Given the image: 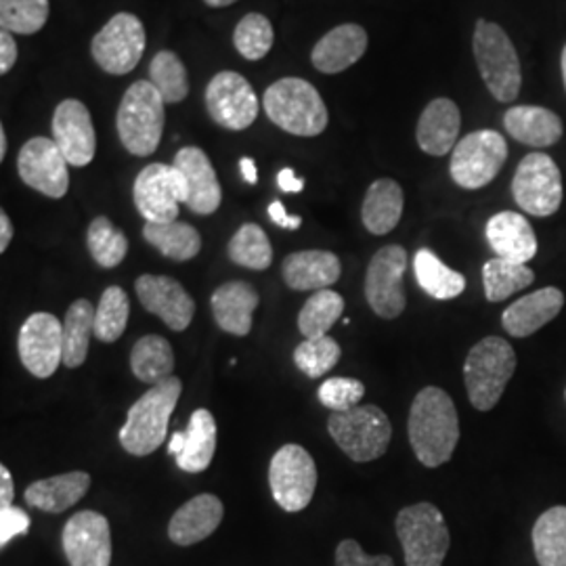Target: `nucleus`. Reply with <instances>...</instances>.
<instances>
[{
	"mask_svg": "<svg viewBox=\"0 0 566 566\" xmlns=\"http://www.w3.org/2000/svg\"><path fill=\"white\" fill-rule=\"evenodd\" d=\"M91 489V476L86 472H65L60 476L42 479L25 489V504L42 512L60 514L67 507L76 506Z\"/></svg>",
	"mask_w": 566,
	"mask_h": 566,
	"instance_id": "obj_30",
	"label": "nucleus"
},
{
	"mask_svg": "<svg viewBox=\"0 0 566 566\" xmlns=\"http://www.w3.org/2000/svg\"><path fill=\"white\" fill-rule=\"evenodd\" d=\"M182 382L177 376H170L163 382L151 386L137 403L130 407L126 424L122 426L120 446L130 455H149L160 446L168 434V422L179 403Z\"/></svg>",
	"mask_w": 566,
	"mask_h": 566,
	"instance_id": "obj_2",
	"label": "nucleus"
},
{
	"mask_svg": "<svg viewBox=\"0 0 566 566\" xmlns=\"http://www.w3.org/2000/svg\"><path fill=\"white\" fill-rule=\"evenodd\" d=\"M30 531V516L21 507H0V546Z\"/></svg>",
	"mask_w": 566,
	"mask_h": 566,
	"instance_id": "obj_49",
	"label": "nucleus"
},
{
	"mask_svg": "<svg viewBox=\"0 0 566 566\" xmlns=\"http://www.w3.org/2000/svg\"><path fill=\"white\" fill-rule=\"evenodd\" d=\"M273 500L285 512H301L311 504L317 486V465L301 446H283L269 465Z\"/></svg>",
	"mask_w": 566,
	"mask_h": 566,
	"instance_id": "obj_11",
	"label": "nucleus"
},
{
	"mask_svg": "<svg viewBox=\"0 0 566 566\" xmlns=\"http://www.w3.org/2000/svg\"><path fill=\"white\" fill-rule=\"evenodd\" d=\"M130 315L126 292L118 285H109L95 308V336L102 343H116L124 334Z\"/></svg>",
	"mask_w": 566,
	"mask_h": 566,
	"instance_id": "obj_42",
	"label": "nucleus"
},
{
	"mask_svg": "<svg viewBox=\"0 0 566 566\" xmlns=\"http://www.w3.org/2000/svg\"><path fill=\"white\" fill-rule=\"evenodd\" d=\"M172 166L181 172L185 181L187 208L202 217L217 212L223 200V191H221V182L217 179V172L202 149L182 147L181 151L175 156Z\"/></svg>",
	"mask_w": 566,
	"mask_h": 566,
	"instance_id": "obj_21",
	"label": "nucleus"
},
{
	"mask_svg": "<svg viewBox=\"0 0 566 566\" xmlns=\"http://www.w3.org/2000/svg\"><path fill=\"white\" fill-rule=\"evenodd\" d=\"M407 252L401 245L380 248L365 275V298L371 311L382 319H397L407 306L403 275Z\"/></svg>",
	"mask_w": 566,
	"mask_h": 566,
	"instance_id": "obj_13",
	"label": "nucleus"
},
{
	"mask_svg": "<svg viewBox=\"0 0 566 566\" xmlns=\"http://www.w3.org/2000/svg\"><path fill=\"white\" fill-rule=\"evenodd\" d=\"M413 271L420 287L428 296L437 301H451L458 298L465 290V277L462 273L449 269L434 252L428 248L418 250L413 259Z\"/></svg>",
	"mask_w": 566,
	"mask_h": 566,
	"instance_id": "obj_34",
	"label": "nucleus"
},
{
	"mask_svg": "<svg viewBox=\"0 0 566 566\" xmlns=\"http://www.w3.org/2000/svg\"><path fill=\"white\" fill-rule=\"evenodd\" d=\"M535 282V273L526 264L512 263L506 259H491L483 266V285L489 303H502L516 292Z\"/></svg>",
	"mask_w": 566,
	"mask_h": 566,
	"instance_id": "obj_38",
	"label": "nucleus"
},
{
	"mask_svg": "<svg viewBox=\"0 0 566 566\" xmlns=\"http://www.w3.org/2000/svg\"><path fill=\"white\" fill-rule=\"evenodd\" d=\"M277 185L285 193H301L304 189V179L296 177L292 168H283L282 172L277 175Z\"/></svg>",
	"mask_w": 566,
	"mask_h": 566,
	"instance_id": "obj_53",
	"label": "nucleus"
},
{
	"mask_svg": "<svg viewBox=\"0 0 566 566\" xmlns=\"http://www.w3.org/2000/svg\"><path fill=\"white\" fill-rule=\"evenodd\" d=\"M533 549L539 566H566V506L549 507L537 518Z\"/></svg>",
	"mask_w": 566,
	"mask_h": 566,
	"instance_id": "obj_37",
	"label": "nucleus"
},
{
	"mask_svg": "<svg viewBox=\"0 0 566 566\" xmlns=\"http://www.w3.org/2000/svg\"><path fill=\"white\" fill-rule=\"evenodd\" d=\"M182 449H185V432H175L168 441V453L170 455H181Z\"/></svg>",
	"mask_w": 566,
	"mask_h": 566,
	"instance_id": "obj_56",
	"label": "nucleus"
},
{
	"mask_svg": "<svg viewBox=\"0 0 566 566\" xmlns=\"http://www.w3.org/2000/svg\"><path fill=\"white\" fill-rule=\"evenodd\" d=\"M67 166L57 143L46 137L30 139L18 158L21 181L53 200H60L70 189Z\"/></svg>",
	"mask_w": 566,
	"mask_h": 566,
	"instance_id": "obj_16",
	"label": "nucleus"
},
{
	"mask_svg": "<svg viewBox=\"0 0 566 566\" xmlns=\"http://www.w3.org/2000/svg\"><path fill=\"white\" fill-rule=\"evenodd\" d=\"M133 198L147 223H170L179 217V206L185 203L187 189L175 166L149 164L135 181Z\"/></svg>",
	"mask_w": 566,
	"mask_h": 566,
	"instance_id": "obj_14",
	"label": "nucleus"
},
{
	"mask_svg": "<svg viewBox=\"0 0 566 566\" xmlns=\"http://www.w3.org/2000/svg\"><path fill=\"white\" fill-rule=\"evenodd\" d=\"M63 552L70 566L112 565L109 521L93 510L74 514L63 528Z\"/></svg>",
	"mask_w": 566,
	"mask_h": 566,
	"instance_id": "obj_18",
	"label": "nucleus"
},
{
	"mask_svg": "<svg viewBox=\"0 0 566 566\" xmlns=\"http://www.w3.org/2000/svg\"><path fill=\"white\" fill-rule=\"evenodd\" d=\"M507 160V143L497 130H476L458 142L449 172L462 189H481L493 181Z\"/></svg>",
	"mask_w": 566,
	"mask_h": 566,
	"instance_id": "obj_9",
	"label": "nucleus"
},
{
	"mask_svg": "<svg viewBox=\"0 0 566 566\" xmlns=\"http://www.w3.org/2000/svg\"><path fill=\"white\" fill-rule=\"evenodd\" d=\"M283 282L298 292H319L340 280V259L325 250H303L290 254L282 264Z\"/></svg>",
	"mask_w": 566,
	"mask_h": 566,
	"instance_id": "obj_26",
	"label": "nucleus"
},
{
	"mask_svg": "<svg viewBox=\"0 0 566 566\" xmlns=\"http://www.w3.org/2000/svg\"><path fill=\"white\" fill-rule=\"evenodd\" d=\"M565 399H566V388H565Z\"/></svg>",
	"mask_w": 566,
	"mask_h": 566,
	"instance_id": "obj_60",
	"label": "nucleus"
},
{
	"mask_svg": "<svg viewBox=\"0 0 566 566\" xmlns=\"http://www.w3.org/2000/svg\"><path fill=\"white\" fill-rule=\"evenodd\" d=\"M240 168H242L243 179L250 182V185H254V182L259 181L256 164H254L252 158H242V160H240Z\"/></svg>",
	"mask_w": 566,
	"mask_h": 566,
	"instance_id": "obj_55",
	"label": "nucleus"
},
{
	"mask_svg": "<svg viewBox=\"0 0 566 566\" xmlns=\"http://www.w3.org/2000/svg\"><path fill=\"white\" fill-rule=\"evenodd\" d=\"M344 298L334 290H319L304 303L298 315V329L304 338H322L343 317Z\"/></svg>",
	"mask_w": 566,
	"mask_h": 566,
	"instance_id": "obj_39",
	"label": "nucleus"
},
{
	"mask_svg": "<svg viewBox=\"0 0 566 566\" xmlns=\"http://www.w3.org/2000/svg\"><path fill=\"white\" fill-rule=\"evenodd\" d=\"M266 212H269V219L277 224V227H282V229H292L294 231V229H298L303 224L301 217H290L285 212V206L282 202L269 203Z\"/></svg>",
	"mask_w": 566,
	"mask_h": 566,
	"instance_id": "obj_51",
	"label": "nucleus"
},
{
	"mask_svg": "<svg viewBox=\"0 0 566 566\" xmlns=\"http://www.w3.org/2000/svg\"><path fill=\"white\" fill-rule=\"evenodd\" d=\"M269 120L296 137H317L327 128V107L319 91L303 78L273 82L263 97Z\"/></svg>",
	"mask_w": 566,
	"mask_h": 566,
	"instance_id": "obj_3",
	"label": "nucleus"
},
{
	"mask_svg": "<svg viewBox=\"0 0 566 566\" xmlns=\"http://www.w3.org/2000/svg\"><path fill=\"white\" fill-rule=\"evenodd\" d=\"M403 189L392 179H378L371 182L365 193L361 221L374 235L390 233L403 214Z\"/></svg>",
	"mask_w": 566,
	"mask_h": 566,
	"instance_id": "obj_31",
	"label": "nucleus"
},
{
	"mask_svg": "<svg viewBox=\"0 0 566 566\" xmlns=\"http://www.w3.org/2000/svg\"><path fill=\"white\" fill-rule=\"evenodd\" d=\"M367 51V32L357 23L329 30L313 49V65L322 74H340L361 60Z\"/></svg>",
	"mask_w": 566,
	"mask_h": 566,
	"instance_id": "obj_27",
	"label": "nucleus"
},
{
	"mask_svg": "<svg viewBox=\"0 0 566 566\" xmlns=\"http://www.w3.org/2000/svg\"><path fill=\"white\" fill-rule=\"evenodd\" d=\"M560 63H563V81H565L566 88V44L565 49H563V60H560Z\"/></svg>",
	"mask_w": 566,
	"mask_h": 566,
	"instance_id": "obj_59",
	"label": "nucleus"
},
{
	"mask_svg": "<svg viewBox=\"0 0 566 566\" xmlns=\"http://www.w3.org/2000/svg\"><path fill=\"white\" fill-rule=\"evenodd\" d=\"M53 142L70 166H88L97 151V135L91 112L78 99H65L53 116Z\"/></svg>",
	"mask_w": 566,
	"mask_h": 566,
	"instance_id": "obj_19",
	"label": "nucleus"
},
{
	"mask_svg": "<svg viewBox=\"0 0 566 566\" xmlns=\"http://www.w3.org/2000/svg\"><path fill=\"white\" fill-rule=\"evenodd\" d=\"M143 308L158 315L172 332H185L196 313V303L181 283L166 275H142L135 283Z\"/></svg>",
	"mask_w": 566,
	"mask_h": 566,
	"instance_id": "obj_20",
	"label": "nucleus"
},
{
	"mask_svg": "<svg viewBox=\"0 0 566 566\" xmlns=\"http://www.w3.org/2000/svg\"><path fill=\"white\" fill-rule=\"evenodd\" d=\"M149 82L160 91L166 103H181L189 95L187 67L172 51H160L149 63Z\"/></svg>",
	"mask_w": 566,
	"mask_h": 566,
	"instance_id": "obj_41",
	"label": "nucleus"
},
{
	"mask_svg": "<svg viewBox=\"0 0 566 566\" xmlns=\"http://www.w3.org/2000/svg\"><path fill=\"white\" fill-rule=\"evenodd\" d=\"M164 99L149 81L135 82L122 97L116 128L122 145L133 156H151L164 130Z\"/></svg>",
	"mask_w": 566,
	"mask_h": 566,
	"instance_id": "obj_5",
	"label": "nucleus"
},
{
	"mask_svg": "<svg viewBox=\"0 0 566 566\" xmlns=\"http://www.w3.org/2000/svg\"><path fill=\"white\" fill-rule=\"evenodd\" d=\"M317 397L322 405L332 409L334 413L348 411L361 403V399L365 397V386L364 382H359L355 378H329L319 386Z\"/></svg>",
	"mask_w": 566,
	"mask_h": 566,
	"instance_id": "obj_47",
	"label": "nucleus"
},
{
	"mask_svg": "<svg viewBox=\"0 0 566 566\" xmlns=\"http://www.w3.org/2000/svg\"><path fill=\"white\" fill-rule=\"evenodd\" d=\"M409 443L426 468L447 464L460 441L458 409L443 388L426 386L411 403Z\"/></svg>",
	"mask_w": 566,
	"mask_h": 566,
	"instance_id": "obj_1",
	"label": "nucleus"
},
{
	"mask_svg": "<svg viewBox=\"0 0 566 566\" xmlns=\"http://www.w3.org/2000/svg\"><path fill=\"white\" fill-rule=\"evenodd\" d=\"M18 61V42L11 32H0V74H9V70Z\"/></svg>",
	"mask_w": 566,
	"mask_h": 566,
	"instance_id": "obj_50",
	"label": "nucleus"
},
{
	"mask_svg": "<svg viewBox=\"0 0 566 566\" xmlns=\"http://www.w3.org/2000/svg\"><path fill=\"white\" fill-rule=\"evenodd\" d=\"M145 28L133 13H118L107 21L91 42L93 60L114 76L130 74L145 53Z\"/></svg>",
	"mask_w": 566,
	"mask_h": 566,
	"instance_id": "obj_12",
	"label": "nucleus"
},
{
	"mask_svg": "<svg viewBox=\"0 0 566 566\" xmlns=\"http://www.w3.org/2000/svg\"><path fill=\"white\" fill-rule=\"evenodd\" d=\"M462 128L460 107L447 97L428 103L416 128V139L428 156H446L455 149Z\"/></svg>",
	"mask_w": 566,
	"mask_h": 566,
	"instance_id": "obj_24",
	"label": "nucleus"
},
{
	"mask_svg": "<svg viewBox=\"0 0 566 566\" xmlns=\"http://www.w3.org/2000/svg\"><path fill=\"white\" fill-rule=\"evenodd\" d=\"M327 430L344 455L359 464L382 458L392 439L390 420L376 405H357L348 411L332 413Z\"/></svg>",
	"mask_w": 566,
	"mask_h": 566,
	"instance_id": "obj_7",
	"label": "nucleus"
},
{
	"mask_svg": "<svg viewBox=\"0 0 566 566\" xmlns=\"http://www.w3.org/2000/svg\"><path fill=\"white\" fill-rule=\"evenodd\" d=\"M88 250L93 261L103 269H114L126 259L128 252V240L116 229L107 217H97L88 227Z\"/></svg>",
	"mask_w": 566,
	"mask_h": 566,
	"instance_id": "obj_43",
	"label": "nucleus"
},
{
	"mask_svg": "<svg viewBox=\"0 0 566 566\" xmlns=\"http://www.w3.org/2000/svg\"><path fill=\"white\" fill-rule=\"evenodd\" d=\"M20 359L36 378H51L63 364V324L51 313H34L20 329Z\"/></svg>",
	"mask_w": 566,
	"mask_h": 566,
	"instance_id": "obj_17",
	"label": "nucleus"
},
{
	"mask_svg": "<svg viewBox=\"0 0 566 566\" xmlns=\"http://www.w3.org/2000/svg\"><path fill=\"white\" fill-rule=\"evenodd\" d=\"M512 196L531 217H552L563 203V175L542 151L525 156L512 179Z\"/></svg>",
	"mask_w": 566,
	"mask_h": 566,
	"instance_id": "obj_10",
	"label": "nucleus"
},
{
	"mask_svg": "<svg viewBox=\"0 0 566 566\" xmlns=\"http://www.w3.org/2000/svg\"><path fill=\"white\" fill-rule=\"evenodd\" d=\"M343 348L329 336L306 338L294 350V364L308 378H322L340 361Z\"/></svg>",
	"mask_w": 566,
	"mask_h": 566,
	"instance_id": "obj_46",
	"label": "nucleus"
},
{
	"mask_svg": "<svg viewBox=\"0 0 566 566\" xmlns=\"http://www.w3.org/2000/svg\"><path fill=\"white\" fill-rule=\"evenodd\" d=\"M275 41L273 25L261 13H248L235 25L233 44L240 51V55L248 61H261L266 57Z\"/></svg>",
	"mask_w": 566,
	"mask_h": 566,
	"instance_id": "obj_45",
	"label": "nucleus"
},
{
	"mask_svg": "<svg viewBox=\"0 0 566 566\" xmlns=\"http://www.w3.org/2000/svg\"><path fill=\"white\" fill-rule=\"evenodd\" d=\"M95 334V308L88 301H76L63 319V365L74 369L86 361L91 336Z\"/></svg>",
	"mask_w": 566,
	"mask_h": 566,
	"instance_id": "obj_35",
	"label": "nucleus"
},
{
	"mask_svg": "<svg viewBox=\"0 0 566 566\" xmlns=\"http://www.w3.org/2000/svg\"><path fill=\"white\" fill-rule=\"evenodd\" d=\"M223 502L212 493H202L182 504L172 514L168 525V537L177 546L200 544L223 523Z\"/></svg>",
	"mask_w": 566,
	"mask_h": 566,
	"instance_id": "obj_22",
	"label": "nucleus"
},
{
	"mask_svg": "<svg viewBox=\"0 0 566 566\" xmlns=\"http://www.w3.org/2000/svg\"><path fill=\"white\" fill-rule=\"evenodd\" d=\"M336 566H395L386 554L369 556L355 539H344L336 549Z\"/></svg>",
	"mask_w": 566,
	"mask_h": 566,
	"instance_id": "obj_48",
	"label": "nucleus"
},
{
	"mask_svg": "<svg viewBox=\"0 0 566 566\" xmlns=\"http://www.w3.org/2000/svg\"><path fill=\"white\" fill-rule=\"evenodd\" d=\"M514 371L516 353L507 340L489 336L474 344L464 364V382L470 403L479 411L493 409L500 403Z\"/></svg>",
	"mask_w": 566,
	"mask_h": 566,
	"instance_id": "obj_4",
	"label": "nucleus"
},
{
	"mask_svg": "<svg viewBox=\"0 0 566 566\" xmlns=\"http://www.w3.org/2000/svg\"><path fill=\"white\" fill-rule=\"evenodd\" d=\"M143 238L166 259L177 261V263L196 259L202 250V235L198 233V229L191 224L181 223V221L145 223Z\"/></svg>",
	"mask_w": 566,
	"mask_h": 566,
	"instance_id": "obj_33",
	"label": "nucleus"
},
{
	"mask_svg": "<svg viewBox=\"0 0 566 566\" xmlns=\"http://www.w3.org/2000/svg\"><path fill=\"white\" fill-rule=\"evenodd\" d=\"M49 20V0H0V28L15 34H36Z\"/></svg>",
	"mask_w": 566,
	"mask_h": 566,
	"instance_id": "obj_44",
	"label": "nucleus"
},
{
	"mask_svg": "<svg viewBox=\"0 0 566 566\" xmlns=\"http://www.w3.org/2000/svg\"><path fill=\"white\" fill-rule=\"evenodd\" d=\"M7 156V133H4V126H0V160H4Z\"/></svg>",
	"mask_w": 566,
	"mask_h": 566,
	"instance_id": "obj_57",
	"label": "nucleus"
},
{
	"mask_svg": "<svg viewBox=\"0 0 566 566\" xmlns=\"http://www.w3.org/2000/svg\"><path fill=\"white\" fill-rule=\"evenodd\" d=\"M13 476L7 465H0V507L13 506Z\"/></svg>",
	"mask_w": 566,
	"mask_h": 566,
	"instance_id": "obj_52",
	"label": "nucleus"
},
{
	"mask_svg": "<svg viewBox=\"0 0 566 566\" xmlns=\"http://www.w3.org/2000/svg\"><path fill=\"white\" fill-rule=\"evenodd\" d=\"M407 566H443L449 552V528L441 510L428 502L407 506L397 514Z\"/></svg>",
	"mask_w": 566,
	"mask_h": 566,
	"instance_id": "obj_8",
	"label": "nucleus"
},
{
	"mask_svg": "<svg viewBox=\"0 0 566 566\" xmlns=\"http://www.w3.org/2000/svg\"><path fill=\"white\" fill-rule=\"evenodd\" d=\"M229 259L252 271H264L273 263V248L259 224H242L227 245Z\"/></svg>",
	"mask_w": 566,
	"mask_h": 566,
	"instance_id": "obj_40",
	"label": "nucleus"
},
{
	"mask_svg": "<svg viewBox=\"0 0 566 566\" xmlns=\"http://www.w3.org/2000/svg\"><path fill=\"white\" fill-rule=\"evenodd\" d=\"M217 451V422L208 409H196L185 430V449L177 455L182 472L200 474L212 464Z\"/></svg>",
	"mask_w": 566,
	"mask_h": 566,
	"instance_id": "obj_32",
	"label": "nucleus"
},
{
	"mask_svg": "<svg viewBox=\"0 0 566 566\" xmlns=\"http://www.w3.org/2000/svg\"><path fill=\"white\" fill-rule=\"evenodd\" d=\"M486 242L500 259L531 263L537 254V238L531 223L518 212H500L486 223Z\"/></svg>",
	"mask_w": 566,
	"mask_h": 566,
	"instance_id": "obj_25",
	"label": "nucleus"
},
{
	"mask_svg": "<svg viewBox=\"0 0 566 566\" xmlns=\"http://www.w3.org/2000/svg\"><path fill=\"white\" fill-rule=\"evenodd\" d=\"M563 306L565 294L558 287H544L510 304L502 315V325L510 336L526 338L556 319Z\"/></svg>",
	"mask_w": 566,
	"mask_h": 566,
	"instance_id": "obj_23",
	"label": "nucleus"
},
{
	"mask_svg": "<svg viewBox=\"0 0 566 566\" xmlns=\"http://www.w3.org/2000/svg\"><path fill=\"white\" fill-rule=\"evenodd\" d=\"M206 107L227 130H245L259 116V97L238 72H221L206 86Z\"/></svg>",
	"mask_w": 566,
	"mask_h": 566,
	"instance_id": "obj_15",
	"label": "nucleus"
},
{
	"mask_svg": "<svg viewBox=\"0 0 566 566\" xmlns=\"http://www.w3.org/2000/svg\"><path fill=\"white\" fill-rule=\"evenodd\" d=\"M261 298L254 285L248 282H229L212 294V315L219 327L233 336H248L252 332V315Z\"/></svg>",
	"mask_w": 566,
	"mask_h": 566,
	"instance_id": "obj_28",
	"label": "nucleus"
},
{
	"mask_svg": "<svg viewBox=\"0 0 566 566\" xmlns=\"http://www.w3.org/2000/svg\"><path fill=\"white\" fill-rule=\"evenodd\" d=\"M507 133L528 147H549L563 137V120L546 107L514 105L504 114Z\"/></svg>",
	"mask_w": 566,
	"mask_h": 566,
	"instance_id": "obj_29",
	"label": "nucleus"
},
{
	"mask_svg": "<svg viewBox=\"0 0 566 566\" xmlns=\"http://www.w3.org/2000/svg\"><path fill=\"white\" fill-rule=\"evenodd\" d=\"M13 240V224L9 221L7 212H0V252H4L9 248V243Z\"/></svg>",
	"mask_w": 566,
	"mask_h": 566,
	"instance_id": "obj_54",
	"label": "nucleus"
},
{
	"mask_svg": "<svg viewBox=\"0 0 566 566\" xmlns=\"http://www.w3.org/2000/svg\"><path fill=\"white\" fill-rule=\"evenodd\" d=\"M208 7H214V9H221V7H229V4H233V2H238V0H203Z\"/></svg>",
	"mask_w": 566,
	"mask_h": 566,
	"instance_id": "obj_58",
	"label": "nucleus"
},
{
	"mask_svg": "<svg viewBox=\"0 0 566 566\" xmlns=\"http://www.w3.org/2000/svg\"><path fill=\"white\" fill-rule=\"evenodd\" d=\"M472 49L489 93L497 102H514L521 93L523 72L518 53L504 28L491 21H476Z\"/></svg>",
	"mask_w": 566,
	"mask_h": 566,
	"instance_id": "obj_6",
	"label": "nucleus"
},
{
	"mask_svg": "<svg viewBox=\"0 0 566 566\" xmlns=\"http://www.w3.org/2000/svg\"><path fill=\"white\" fill-rule=\"evenodd\" d=\"M133 374L145 385H158L172 376L175 353L163 336H143L130 350Z\"/></svg>",
	"mask_w": 566,
	"mask_h": 566,
	"instance_id": "obj_36",
	"label": "nucleus"
}]
</instances>
